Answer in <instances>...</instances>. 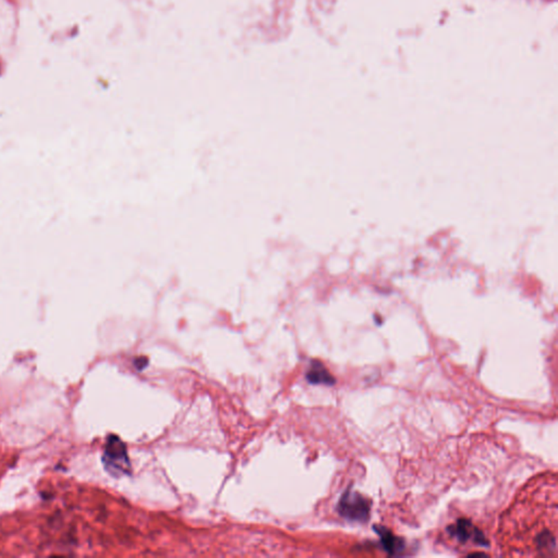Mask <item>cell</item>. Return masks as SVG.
Returning <instances> with one entry per match:
<instances>
[{
	"instance_id": "obj_2",
	"label": "cell",
	"mask_w": 558,
	"mask_h": 558,
	"mask_svg": "<svg viewBox=\"0 0 558 558\" xmlns=\"http://www.w3.org/2000/svg\"><path fill=\"white\" fill-rule=\"evenodd\" d=\"M309 382L313 383V384H332L333 379L329 375L328 372L325 370L324 366H322L319 362H313L306 374Z\"/></svg>"
},
{
	"instance_id": "obj_1",
	"label": "cell",
	"mask_w": 558,
	"mask_h": 558,
	"mask_svg": "<svg viewBox=\"0 0 558 558\" xmlns=\"http://www.w3.org/2000/svg\"><path fill=\"white\" fill-rule=\"evenodd\" d=\"M107 471L115 477H120L130 471V461L126 454V445L119 437L111 435L106 443L103 457Z\"/></svg>"
}]
</instances>
